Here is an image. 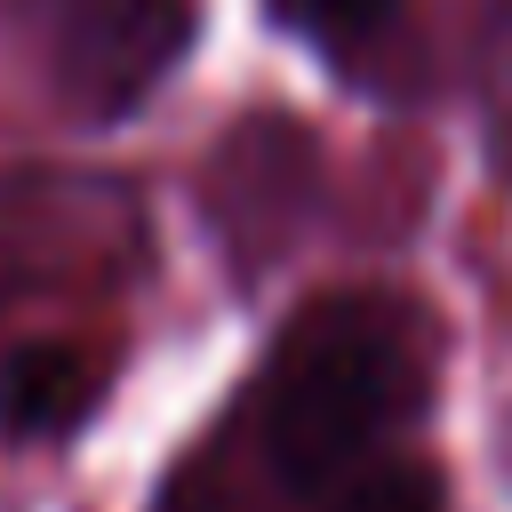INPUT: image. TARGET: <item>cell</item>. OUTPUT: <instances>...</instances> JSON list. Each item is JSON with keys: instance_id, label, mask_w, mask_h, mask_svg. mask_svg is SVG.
I'll use <instances>...</instances> for the list:
<instances>
[{"instance_id": "cell-2", "label": "cell", "mask_w": 512, "mask_h": 512, "mask_svg": "<svg viewBox=\"0 0 512 512\" xmlns=\"http://www.w3.org/2000/svg\"><path fill=\"white\" fill-rule=\"evenodd\" d=\"M0 24L72 128L136 120L200 48V0H0Z\"/></svg>"}, {"instance_id": "cell-3", "label": "cell", "mask_w": 512, "mask_h": 512, "mask_svg": "<svg viewBox=\"0 0 512 512\" xmlns=\"http://www.w3.org/2000/svg\"><path fill=\"white\" fill-rule=\"evenodd\" d=\"M112 392V352L96 344H16L0 360V440H72Z\"/></svg>"}, {"instance_id": "cell-1", "label": "cell", "mask_w": 512, "mask_h": 512, "mask_svg": "<svg viewBox=\"0 0 512 512\" xmlns=\"http://www.w3.org/2000/svg\"><path fill=\"white\" fill-rule=\"evenodd\" d=\"M440 312L392 280L304 296L224 416L160 480L152 512H288L416 448L440 392Z\"/></svg>"}, {"instance_id": "cell-4", "label": "cell", "mask_w": 512, "mask_h": 512, "mask_svg": "<svg viewBox=\"0 0 512 512\" xmlns=\"http://www.w3.org/2000/svg\"><path fill=\"white\" fill-rule=\"evenodd\" d=\"M400 8L408 0H264V16L296 48H312L328 72H368L384 40L400 32Z\"/></svg>"}, {"instance_id": "cell-5", "label": "cell", "mask_w": 512, "mask_h": 512, "mask_svg": "<svg viewBox=\"0 0 512 512\" xmlns=\"http://www.w3.org/2000/svg\"><path fill=\"white\" fill-rule=\"evenodd\" d=\"M288 512H456V496H448V480L424 448H400V456L368 464L360 480H344L312 504H288Z\"/></svg>"}]
</instances>
